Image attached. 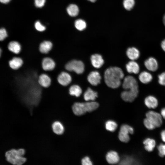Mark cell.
<instances>
[{
    "label": "cell",
    "mask_w": 165,
    "mask_h": 165,
    "mask_svg": "<svg viewBox=\"0 0 165 165\" xmlns=\"http://www.w3.org/2000/svg\"><path fill=\"white\" fill-rule=\"evenodd\" d=\"M124 76L122 70L117 67H110L104 73V80L106 85L112 88H116L120 86L121 80Z\"/></svg>",
    "instance_id": "6da1fadb"
},
{
    "label": "cell",
    "mask_w": 165,
    "mask_h": 165,
    "mask_svg": "<svg viewBox=\"0 0 165 165\" xmlns=\"http://www.w3.org/2000/svg\"><path fill=\"white\" fill-rule=\"evenodd\" d=\"M99 107V104L92 101L85 103L76 102L72 105V109L73 113L76 115L80 116L86 112H91Z\"/></svg>",
    "instance_id": "7a4b0ae2"
},
{
    "label": "cell",
    "mask_w": 165,
    "mask_h": 165,
    "mask_svg": "<svg viewBox=\"0 0 165 165\" xmlns=\"http://www.w3.org/2000/svg\"><path fill=\"white\" fill-rule=\"evenodd\" d=\"M25 153V149L20 148L18 150L13 149L7 151L6 153L7 160L10 163L16 165H21L27 161L24 156Z\"/></svg>",
    "instance_id": "3957f363"
},
{
    "label": "cell",
    "mask_w": 165,
    "mask_h": 165,
    "mask_svg": "<svg viewBox=\"0 0 165 165\" xmlns=\"http://www.w3.org/2000/svg\"><path fill=\"white\" fill-rule=\"evenodd\" d=\"M65 69L68 72H73L77 74H82L84 71L85 66L81 61L73 59L68 61L65 65Z\"/></svg>",
    "instance_id": "277c9868"
},
{
    "label": "cell",
    "mask_w": 165,
    "mask_h": 165,
    "mask_svg": "<svg viewBox=\"0 0 165 165\" xmlns=\"http://www.w3.org/2000/svg\"><path fill=\"white\" fill-rule=\"evenodd\" d=\"M134 132V129L130 126L127 124L122 125L119 133V140L123 142H127L130 139L129 134H133Z\"/></svg>",
    "instance_id": "5b68a950"
},
{
    "label": "cell",
    "mask_w": 165,
    "mask_h": 165,
    "mask_svg": "<svg viewBox=\"0 0 165 165\" xmlns=\"http://www.w3.org/2000/svg\"><path fill=\"white\" fill-rule=\"evenodd\" d=\"M146 117L156 127H160L163 123V118L160 114L153 111H149L146 113Z\"/></svg>",
    "instance_id": "8992f818"
},
{
    "label": "cell",
    "mask_w": 165,
    "mask_h": 165,
    "mask_svg": "<svg viewBox=\"0 0 165 165\" xmlns=\"http://www.w3.org/2000/svg\"><path fill=\"white\" fill-rule=\"evenodd\" d=\"M122 87L125 90L138 89L136 79L133 76H128L124 79Z\"/></svg>",
    "instance_id": "52a82bcc"
},
{
    "label": "cell",
    "mask_w": 165,
    "mask_h": 165,
    "mask_svg": "<svg viewBox=\"0 0 165 165\" xmlns=\"http://www.w3.org/2000/svg\"><path fill=\"white\" fill-rule=\"evenodd\" d=\"M57 80L60 85L67 86L71 84L72 81V78L69 72L66 71H63L59 74Z\"/></svg>",
    "instance_id": "ba28073f"
},
{
    "label": "cell",
    "mask_w": 165,
    "mask_h": 165,
    "mask_svg": "<svg viewBox=\"0 0 165 165\" xmlns=\"http://www.w3.org/2000/svg\"><path fill=\"white\" fill-rule=\"evenodd\" d=\"M138 92V89L125 90L122 92L121 97L124 101L131 102L137 97Z\"/></svg>",
    "instance_id": "9c48e42d"
},
{
    "label": "cell",
    "mask_w": 165,
    "mask_h": 165,
    "mask_svg": "<svg viewBox=\"0 0 165 165\" xmlns=\"http://www.w3.org/2000/svg\"><path fill=\"white\" fill-rule=\"evenodd\" d=\"M41 64L42 69L45 72H49L53 70L56 65L54 60L49 57H46L43 58Z\"/></svg>",
    "instance_id": "30bf717a"
},
{
    "label": "cell",
    "mask_w": 165,
    "mask_h": 165,
    "mask_svg": "<svg viewBox=\"0 0 165 165\" xmlns=\"http://www.w3.org/2000/svg\"><path fill=\"white\" fill-rule=\"evenodd\" d=\"M38 81L39 84L42 87L47 88L51 85L52 80L50 77L47 74L44 73L39 75Z\"/></svg>",
    "instance_id": "8fae6325"
},
{
    "label": "cell",
    "mask_w": 165,
    "mask_h": 165,
    "mask_svg": "<svg viewBox=\"0 0 165 165\" xmlns=\"http://www.w3.org/2000/svg\"><path fill=\"white\" fill-rule=\"evenodd\" d=\"M53 46V43L49 40H44L40 42L39 46V52L44 54H47L52 50Z\"/></svg>",
    "instance_id": "7c38bea8"
},
{
    "label": "cell",
    "mask_w": 165,
    "mask_h": 165,
    "mask_svg": "<svg viewBox=\"0 0 165 165\" xmlns=\"http://www.w3.org/2000/svg\"><path fill=\"white\" fill-rule=\"evenodd\" d=\"M101 79L100 73L97 71H94L90 72L87 76L88 82L92 85L96 86L101 82Z\"/></svg>",
    "instance_id": "4fadbf2b"
},
{
    "label": "cell",
    "mask_w": 165,
    "mask_h": 165,
    "mask_svg": "<svg viewBox=\"0 0 165 165\" xmlns=\"http://www.w3.org/2000/svg\"><path fill=\"white\" fill-rule=\"evenodd\" d=\"M144 65L149 71L155 72L158 68V62L153 57H150L146 59L144 62Z\"/></svg>",
    "instance_id": "5bb4252c"
},
{
    "label": "cell",
    "mask_w": 165,
    "mask_h": 165,
    "mask_svg": "<svg viewBox=\"0 0 165 165\" xmlns=\"http://www.w3.org/2000/svg\"><path fill=\"white\" fill-rule=\"evenodd\" d=\"M23 64V60L20 57H14L9 61L10 67L13 69L15 70H17L20 68Z\"/></svg>",
    "instance_id": "9a60e30c"
},
{
    "label": "cell",
    "mask_w": 165,
    "mask_h": 165,
    "mask_svg": "<svg viewBox=\"0 0 165 165\" xmlns=\"http://www.w3.org/2000/svg\"><path fill=\"white\" fill-rule=\"evenodd\" d=\"M90 60L92 65L97 68H100L104 63V61L101 56L98 54L92 55Z\"/></svg>",
    "instance_id": "2e32d148"
},
{
    "label": "cell",
    "mask_w": 165,
    "mask_h": 165,
    "mask_svg": "<svg viewBox=\"0 0 165 165\" xmlns=\"http://www.w3.org/2000/svg\"><path fill=\"white\" fill-rule=\"evenodd\" d=\"M144 103L147 108L150 109H154L158 106V101L155 97L150 95L145 97L144 100Z\"/></svg>",
    "instance_id": "e0dca14e"
},
{
    "label": "cell",
    "mask_w": 165,
    "mask_h": 165,
    "mask_svg": "<svg viewBox=\"0 0 165 165\" xmlns=\"http://www.w3.org/2000/svg\"><path fill=\"white\" fill-rule=\"evenodd\" d=\"M106 158L107 162L110 164H116L120 160V158L118 153L113 151L108 152L106 154Z\"/></svg>",
    "instance_id": "ac0fdd59"
},
{
    "label": "cell",
    "mask_w": 165,
    "mask_h": 165,
    "mask_svg": "<svg viewBox=\"0 0 165 165\" xmlns=\"http://www.w3.org/2000/svg\"><path fill=\"white\" fill-rule=\"evenodd\" d=\"M126 68L127 72L130 73L137 74L140 71V67L138 64L134 61H129L126 65Z\"/></svg>",
    "instance_id": "d6986e66"
},
{
    "label": "cell",
    "mask_w": 165,
    "mask_h": 165,
    "mask_svg": "<svg viewBox=\"0 0 165 165\" xmlns=\"http://www.w3.org/2000/svg\"><path fill=\"white\" fill-rule=\"evenodd\" d=\"M69 86L68 93L70 96L79 97L81 95L82 90L79 85L76 84H73L69 85Z\"/></svg>",
    "instance_id": "ffe728a7"
},
{
    "label": "cell",
    "mask_w": 165,
    "mask_h": 165,
    "mask_svg": "<svg viewBox=\"0 0 165 165\" xmlns=\"http://www.w3.org/2000/svg\"><path fill=\"white\" fill-rule=\"evenodd\" d=\"M9 50L15 54H19L21 52L22 46L18 42L12 41L10 42L8 45Z\"/></svg>",
    "instance_id": "44dd1931"
},
{
    "label": "cell",
    "mask_w": 165,
    "mask_h": 165,
    "mask_svg": "<svg viewBox=\"0 0 165 165\" xmlns=\"http://www.w3.org/2000/svg\"><path fill=\"white\" fill-rule=\"evenodd\" d=\"M126 54L128 58L132 61L138 59L140 55L139 50L134 47L128 48L127 50Z\"/></svg>",
    "instance_id": "7402d4cb"
},
{
    "label": "cell",
    "mask_w": 165,
    "mask_h": 165,
    "mask_svg": "<svg viewBox=\"0 0 165 165\" xmlns=\"http://www.w3.org/2000/svg\"><path fill=\"white\" fill-rule=\"evenodd\" d=\"M143 144L145 149L148 152L152 151L156 145L155 141L150 138H145L143 141Z\"/></svg>",
    "instance_id": "603a6c76"
},
{
    "label": "cell",
    "mask_w": 165,
    "mask_h": 165,
    "mask_svg": "<svg viewBox=\"0 0 165 165\" xmlns=\"http://www.w3.org/2000/svg\"><path fill=\"white\" fill-rule=\"evenodd\" d=\"M52 127L53 132L57 135L62 134L64 131V125L59 121H54L52 124Z\"/></svg>",
    "instance_id": "cb8c5ba5"
},
{
    "label": "cell",
    "mask_w": 165,
    "mask_h": 165,
    "mask_svg": "<svg viewBox=\"0 0 165 165\" xmlns=\"http://www.w3.org/2000/svg\"><path fill=\"white\" fill-rule=\"evenodd\" d=\"M97 92L94 91L90 88H88L85 92L83 97L84 100L88 101H94L98 96Z\"/></svg>",
    "instance_id": "d4e9b609"
},
{
    "label": "cell",
    "mask_w": 165,
    "mask_h": 165,
    "mask_svg": "<svg viewBox=\"0 0 165 165\" xmlns=\"http://www.w3.org/2000/svg\"><path fill=\"white\" fill-rule=\"evenodd\" d=\"M138 78L140 81L145 84L150 82L152 79V76L151 74L147 71L141 72L139 74Z\"/></svg>",
    "instance_id": "484cf974"
},
{
    "label": "cell",
    "mask_w": 165,
    "mask_h": 165,
    "mask_svg": "<svg viewBox=\"0 0 165 165\" xmlns=\"http://www.w3.org/2000/svg\"><path fill=\"white\" fill-rule=\"evenodd\" d=\"M68 14L71 16H75L79 13V9L78 6L74 4L69 5L67 8Z\"/></svg>",
    "instance_id": "4316f807"
},
{
    "label": "cell",
    "mask_w": 165,
    "mask_h": 165,
    "mask_svg": "<svg viewBox=\"0 0 165 165\" xmlns=\"http://www.w3.org/2000/svg\"><path fill=\"white\" fill-rule=\"evenodd\" d=\"M117 127V123L113 121L109 120L105 123V128L108 131L113 132L116 130Z\"/></svg>",
    "instance_id": "83f0119b"
},
{
    "label": "cell",
    "mask_w": 165,
    "mask_h": 165,
    "mask_svg": "<svg viewBox=\"0 0 165 165\" xmlns=\"http://www.w3.org/2000/svg\"><path fill=\"white\" fill-rule=\"evenodd\" d=\"M75 25L77 30L81 31L86 28V24L85 21L81 19H79L75 21Z\"/></svg>",
    "instance_id": "f1b7e54d"
},
{
    "label": "cell",
    "mask_w": 165,
    "mask_h": 165,
    "mask_svg": "<svg viewBox=\"0 0 165 165\" xmlns=\"http://www.w3.org/2000/svg\"><path fill=\"white\" fill-rule=\"evenodd\" d=\"M123 4L125 9L127 10H130L134 6L135 1L134 0H124Z\"/></svg>",
    "instance_id": "f546056e"
},
{
    "label": "cell",
    "mask_w": 165,
    "mask_h": 165,
    "mask_svg": "<svg viewBox=\"0 0 165 165\" xmlns=\"http://www.w3.org/2000/svg\"><path fill=\"white\" fill-rule=\"evenodd\" d=\"M143 124L145 127L149 130H153L156 128L155 125L146 117L143 120Z\"/></svg>",
    "instance_id": "4dcf8cb0"
},
{
    "label": "cell",
    "mask_w": 165,
    "mask_h": 165,
    "mask_svg": "<svg viewBox=\"0 0 165 165\" xmlns=\"http://www.w3.org/2000/svg\"><path fill=\"white\" fill-rule=\"evenodd\" d=\"M158 154L161 157L165 156V144H160L157 147Z\"/></svg>",
    "instance_id": "1f68e13d"
},
{
    "label": "cell",
    "mask_w": 165,
    "mask_h": 165,
    "mask_svg": "<svg viewBox=\"0 0 165 165\" xmlns=\"http://www.w3.org/2000/svg\"><path fill=\"white\" fill-rule=\"evenodd\" d=\"M35 29L39 31H43L46 29V27L39 21H37L35 22Z\"/></svg>",
    "instance_id": "d6a6232c"
},
{
    "label": "cell",
    "mask_w": 165,
    "mask_h": 165,
    "mask_svg": "<svg viewBox=\"0 0 165 165\" xmlns=\"http://www.w3.org/2000/svg\"><path fill=\"white\" fill-rule=\"evenodd\" d=\"M158 81L162 86H165V72H163L158 76Z\"/></svg>",
    "instance_id": "836d02e7"
},
{
    "label": "cell",
    "mask_w": 165,
    "mask_h": 165,
    "mask_svg": "<svg viewBox=\"0 0 165 165\" xmlns=\"http://www.w3.org/2000/svg\"><path fill=\"white\" fill-rule=\"evenodd\" d=\"M134 162V160L132 157H127L120 162L121 164H130Z\"/></svg>",
    "instance_id": "e575fe53"
},
{
    "label": "cell",
    "mask_w": 165,
    "mask_h": 165,
    "mask_svg": "<svg viewBox=\"0 0 165 165\" xmlns=\"http://www.w3.org/2000/svg\"><path fill=\"white\" fill-rule=\"evenodd\" d=\"M7 36V33L6 29L4 28H0V41L4 40Z\"/></svg>",
    "instance_id": "d590c367"
},
{
    "label": "cell",
    "mask_w": 165,
    "mask_h": 165,
    "mask_svg": "<svg viewBox=\"0 0 165 165\" xmlns=\"http://www.w3.org/2000/svg\"><path fill=\"white\" fill-rule=\"evenodd\" d=\"M46 0H34L35 5L37 8H41L45 5Z\"/></svg>",
    "instance_id": "8d00e7d4"
},
{
    "label": "cell",
    "mask_w": 165,
    "mask_h": 165,
    "mask_svg": "<svg viewBox=\"0 0 165 165\" xmlns=\"http://www.w3.org/2000/svg\"><path fill=\"white\" fill-rule=\"evenodd\" d=\"M82 164V165H91L92 163L90 158L87 156L84 157L81 161Z\"/></svg>",
    "instance_id": "74e56055"
},
{
    "label": "cell",
    "mask_w": 165,
    "mask_h": 165,
    "mask_svg": "<svg viewBox=\"0 0 165 165\" xmlns=\"http://www.w3.org/2000/svg\"><path fill=\"white\" fill-rule=\"evenodd\" d=\"M160 137L162 141L165 143V129L162 130L160 133Z\"/></svg>",
    "instance_id": "f35d334b"
},
{
    "label": "cell",
    "mask_w": 165,
    "mask_h": 165,
    "mask_svg": "<svg viewBox=\"0 0 165 165\" xmlns=\"http://www.w3.org/2000/svg\"><path fill=\"white\" fill-rule=\"evenodd\" d=\"M160 114L163 118L165 119V107L162 108L161 109Z\"/></svg>",
    "instance_id": "ab89813d"
},
{
    "label": "cell",
    "mask_w": 165,
    "mask_h": 165,
    "mask_svg": "<svg viewBox=\"0 0 165 165\" xmlns=\"http://www.w3.org/2000/svg\"><path fill=\"white\" fill-rule=\"evenodd\" d=\"M161 46L163 50L165 52V39L161 42Z\"/></svg>",
    "instance_id": "60d3db41"
},
{
    "label": "cell",
    "mask_w": 165,
    "mask_h": 165,
    "mask_svg": "<svg viewBox=\"0 0 165 165\" xmlns=\"http://www.w3.org/2000/svg\"><path fill=\"white\" fill-rule=\"evenodd\" d=\"M11 1V0H0V2L3 4H7Z\"/></svg>",
    "instance_id": "b9f144b4"
},
{
    "label": "cell",
    "mask_w": 165,
    "mask_h": 165,
    "mask_svg": "<svg viewBox=\"0 0 165 165\" xmlns=\"http://www.w3.org/2000/svg\"><path fill=\"white\" fill-rule=\"evenodd\" d=\"M163 24L165 26V14L164 15L163 18Z\"/></svg>",
    "instance_id": "7bdbcfd3"
},
{
    "label": "cell",
    "mask_w": 165,
    "mask_h": 165,
    "mask_svg": "<svg viewBox=\"0 0 165 165\" xmlns=\"http://www.w3.org/2000/svg\"><path fill=\"white\" fill-rule=\"evenodd\" d=\"M88 0L89 1H90L91 2H94L97 1V0Z\"/></svg>",
    "instance_id": "ee69618b"
},
{
    "label": "cell",
    "mask_w": 165,
    "mask_h": 165,
    "mask_svg": "<svg viewBox=\"0 0 165 165\" xmlns=\"http://www.w3.org/2000/svg\"><path fill=\"white\" fill-rule=\"evenodd\" d=\"M1 53H2V50H1V49L0 48V57L1 56Z\"/></svg>",
    "instance_id": "f6af8a7d"
}]
</instances>
